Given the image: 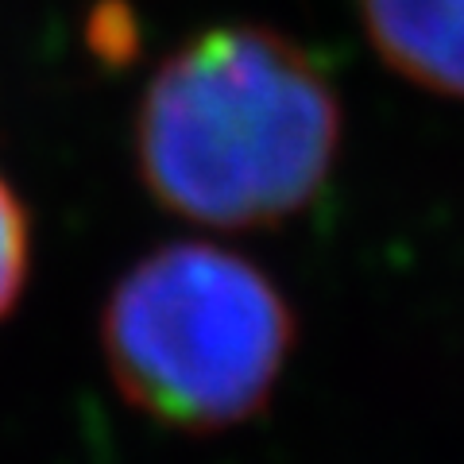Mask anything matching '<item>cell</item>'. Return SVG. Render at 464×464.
<instances>
[{
	"label": "cell",
	"mask_w": 464,
	"mask_h": 464,
	"mask_svg": "<svg viewBox=\"0 0 464 464\" xmlns=\"http://www.w3.org/2000/svg\"><path fill=\"white\" fill-rule=\"evenodd\" d=\"M136 170L206 228H275L325 190L341 105L322 66L267 27H213L155 70L136 109Z\"/></svg>",
	"instance_id": "cell-1"
},
{
	"label": "cell",
	"mask_w": 464,
	"mask_h": 464,
	"mask_svg": "<svg viewBox=\"0 0 464 464\" xmlns=\"http://www.w3.org/2000/svg\"><path fill=\"white\" fill-rule=\"evenodd\" d=\"M295 314L252 259L167 244L132 264L101 310V356L128 406L179 433L244 426L271 402Z\"/></svg>",
	"instance_id": "cell-2"
},
{
	"label": "cell",
	"mask_w": 464,
	"mask_h": 464,
	"mask_svg": "<svg viewBox=\"0 0 464 464\" xmlns=\"http://www.w3.org/2000/svg\"><path fill=\"white\" fill-rule=\"evenodd\" d=\"M372 47L418 90L464 97V0H360Z\"/></svg>",
	"instance_id": "cell-3"
},
{
	"label": "cell",
	"mask_w": 464,
	"mask_h": 464,
	"mask_svg": "<svg viewBox=\"0 0 464 464\" xmlns=\"http://www.w3.org/2000/svg\"><path fill=\"white\" fill-rule=\"evenodd\" d=\"M32 275V217L16 186L0 174V322L20 306Z\"/></svg>",
	"instance_id": "cell-4"
}]
</instances>
